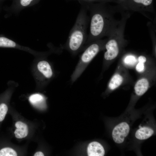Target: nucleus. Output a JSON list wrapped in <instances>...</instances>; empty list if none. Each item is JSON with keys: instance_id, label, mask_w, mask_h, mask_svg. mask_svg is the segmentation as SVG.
I'll return each instance as SVG.
<instances>
[{"instance_id": "19", "label": "nucleus", "mask_w": 156, "mask_h": 156, "mask_svg": "<svg viewBox=\"0 0 156 156\" xmlns=\"http://www.w3.org/2000/svg\"><path fill=\"white\" fill-rule=\"evenodd\" d=\"M144 63L140 62H139L136 66V70L139 72H143L144 70Z\"/></svg>"}, {"instance_id": "11", "label": "nucleus", "mask_w": 156, "mask_h": 156, "mask_svg": "<svg viewBox=\"0 0 156 156\" xmlns=\"http://www.w3.org/2000/svg\"><path fill=\"white\" fill-rule=\"evenodd\" d=\"M140 129L135 132V136L138 139L140 140L147 139L150 137L154 133L153 130L148 127L139 126Z\"/></svg>"}, {"instance_id": "21", "label": "nucleus", "mask_w": 156, "mask_h": 156, "mask_svg": "<svg viewBox=\"0 0 156 156\" xmlns=\"http://www.w3.org/2000/svg\"><path fill=\"white\" fill-rule=\"evenodd\" d=\"M44 154L40 151L36 152L34 155V156H44Z\"/></svg>"}, {"instance_id": "4", "label": "nucleus", "mask_w": 156, "mask_h": 156, "mask_svg": "<svg viewBox=\"0 0 156 156\" xmlns=\"http://www.w3.org/2000/svg\"><path fill=\"white\" fill-rule=\"evenodd\" d=\"M153 3V0H126L121 5L132 13L139 12L153 22L156 20Z\"/></svg>"}, {"instance_id": "5", "label": "nucleus", "mask_w": 156, "mask_h": 156, "mask_svg": "<svg viewBox=\"0 0 156 156\" xmlns=\"http://www.w3.org/2000/svg\"><path fill=\"white\" fill-rule=\"evenodd\" d=\"M123 42L122 38L118 34H114L109 37L105 45L107 51L104 54V59L109 60L116 57L120 52V44Z\"/></svg>"}, {"instance_id": "17", "label": "nucleus", "mask_w": 156, "mask_h": 156, "mask_svg": "<svg viewBox=\"0 0 156 156\" xmlns=\"http://www.w3.org/2000/svg\"><path fill=\"white\" fill-rule=\"evenodd\" d=\"M137 60L135 57L132 55H127L124 59V62L126 65L132 66L135 64Z\"/></svg>"}, {"instance_id": "18", "label": "nucleus", "mask_w": 156, "mask_h": 156, "mask_svg": "<svg viewBox=\"0 0 156 156\" xmlns=\"http://www.w3.org/2000/svg\"><path fill=\"white\" fill-rule=\"evenodd\" d=\"M76 0L78 1L79 3H119L117 0Z\"/></svg>"}, {"instance_id": "20", "label": "nucleus", "mask_w": 156, "mask_h": 156, "mask_svg": "<svg viewBox=\"0 0 156 156\" xmlns=\"http://www.w3.org/2000/svg\"><path fill=\"white\" fill-rule=\"evenodd\" d=\"M138 60L139 62L144 63L146 61V58L144 56L140 55L138 57Z\"/></svg>"}, {"instance_id": "15", "label": "nucleus", "mask_w": 156, "mask_h": 156, "mask_svg": "<svg viewBox=\"0 0 156 156\" xmlns=\"http://www.w3.org/2000/svg\"><path fill=\"white\" fill-rule=\"evenodd\" d=\"M16 151L12 148L5 147L0 149V156H16Z\"/></svg>"}, {"instance_id": "3", "label": "nucleus", "mask_w": 156, "mask_h": 156, "mask_svg": "<svg viewBox=\"0 0 156 156\" xmlns=\"http://www.w3.org/2000/svg\"><path fill=\"white\" fill-rule=\"evenodd\" d=\"M107 40L101 39L88 44L82 54L79 62L71 77L72 82L75 81L84 71L87 65L98 52L104 48Z\"/></svg>"}, {"instance_id": "7", "label": "nucleus", "mask_w": 156, "mask_h": 156, "mask_svg": "<svg viewBox=\"0 0 156 156\" xmlns=\"http://www.w3.org/2000/svg\"><path fill=\"white\" fill-rule=\"evenodd\" d=\"M129 131V126L127 122L119 123L113 130L112 135L113 140L116 143H122L128 135Z\"/></svg>"}, {"instance_id": "16", "label": "nucleus", "mask_w": 156, "mask_h": 156, "mask_svg": "<svg viewBox=\"0 0 156 156\" xmlns=\"http://www.w3.org/2000/svg\"><path fill=\"white\" fill-rule=\"evenodd\" d=\"M0 102V122L4 119L7 113L8 107L6 103L4 101Z\"/></svg>"}, {"instance_id": "8", "label": "nucleus", "mask_w": 156, "mask_h": 156, "mask_svg": "<svg viewBox=\"0 0 156 156\" xmlns=\"http://www.w3.org/2000/svg\"><path fill=\"white\" fill-rule=\"evenodd\" d=\"M87 153L89 156H103L105 154V150L100 143L94 141L89 144L87 148Z\"/></svg>"}, {"instance_id": "24", "label": "nucleus", "mask_w": 156, "mask_h": 156, "mask_svg": "<svg viewBox=\"0 0 156 156\" xmlns=\"http://www.w3.org/2000/svg\"><path fill=\"white\" fill-rule=\"evenodd\" d=\"M1 9H2L1 5H0V13L1 11Z\"/></svg>"}, {"instance_id": "23", "label": "nucleus", "mask_w": 156, "mask_h": 156, "mask_svg": "<svg viewBox=\"0 0 156 156\" xmlns=\"http://www.w3.org/2000/svg\"><path fill=\"white\" fill-rule=\"evenodd\" d=\"M6 0H0V5H1V4Z\"/></svg>"}, {"instance_id": "10", "label": "nucleus", "mask_w": 156, "mask_h": 156, "mask_svg": "<svg viewBox=\"0 0 156 156\" xmlns=\"http://www.w3.org/2000/svg\"><path fill=\"white\" fill-rule=\"evenodd\" d=\"M16 129L14 132L15 137L18 139H21L26 137L28 133L27 125L20 121L17 122L15 124Z\"/></svg>"}, {"instance_id": "14", "label": "nucleus", "mask_w": 156, "mask_h": 156, "mask_svg": "<svg viewBox=\"0 0 156 156\" xmlns=\"http://www.w3.org/2000/svg\"><path fill=\"white\" fill-rule=\"evenodd\" d=\"M123 78L119 74L115 75L112 78L109 84V88L113 90L120 86L123 81Z\"/></svg>"}, {"instance_id": "12", "label": "nucleus", "mask_w": 156, "mask_h": 156, "mask_svg": "<svg viewBox=\"0 0 156 156\" xmlns=\"http://www.w3.org/2000/svg\"><path fill=\"white\" fill-rule=\"evenodd\" d=\"M29 100L34 106L39 108H43L45 106V99L42 95L39 94H34L31 95Z\"/></svg>"}, {"instance_id": "9", "label": "nucleus", "mask_w": 156, "mask_h": 156, "mask_svg": "<svg viewBox=\"0 0 156 156\" xmlns=\"http://www.w3.org/2000/svg\"><path fill=\"white\" fill-rule=\"evenodd\" d=\"M37 68L45 78L50 79L52 76L53 72L51 66L47 61L42 60L39 62L37 64Z\"/></svg>"}, {"instance_id": "6", "label": "nucleus", "mask_w": 156, "mask_h": 156, "mask_svg": "<svg viewBox=\"0 0 156 156\" xmlns=\"http://www.w3.org/2000/svg\"><path fill=\"white\" fill-rule=\"evenodd\" d=\"M40 0H12L10 6L5 7L6 18L13 14H18L23 9L38 3Z\"/></svg>"}, {"instance_id": "2", "label": "nucleus", "mask_w": 156, "mask_h": 156, "mask_svg": "<svg viewBox=\"0 0 156 156\" xmlns=\"http://www.w3.org/2000/svg\"><path fill=\"white\" fill-rule=\"evenodd\" d=\"M80 4L81 9L64 47L73 55L76 54L82 49L88 36L87 30L90 17L85 6Z\"/></svg>"}, {"instance_id": "22", "label": "nucleus", "mask_w": 156, "mask_h": 156, "mask_svg": "<svg viewBox=\"0 0 156 156\" xmlns=\"http://www.w3.org/2000/svg\"><path fill=\"white\" fill-rule=\"evenodd\" d=\"M118 1L119 3L122 5L126 0H117Z\"/></svg>"}, {"instance_id": "1", "label": "nucleus", "mask_w": 156, "mask_h": 156, "mask_svg": "<svg viewBox=\"0 0 156 156\" xmlns=\"http://www.w3.org/2000/svg\"><path fill=\"white\" fill-rule=\"evenodd\" d=\"M110 3H80L90 14V30L85 45L105 36L108 37L132 14L119 4Z\"/></svg>"}, {"instance_id": "13", "label": "nucleus", "mask_w": 156, "mask_h": 156, "mask_svg": "<svg viewBox=\"0 0 156 156\" xmlns=\"http://www.w3.org/2000/svg\"><path fill=\"white\" fill-rule=\"evenodd\" d=\"M148 86L149 83L147 79L143 78L139 80L135 86L136 94L139 96L143 95L147 90Z\"/></svg>"}]
</instances>
